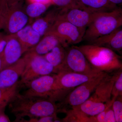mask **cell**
Instances as JSON below:
<instances>
[{
	"mask_svg": "<svg viewBox=\"0 0 122 122\" xmlns=\"http://www.w3.org/2000/svg\"><path fill=\"white\" fill-rule=\"evenodd\" d=\"M9 109L16 117L15 121L23 118H38L57 114L58 104L54 102L38 97L26 96L19 93L9 103Z\"/></svg>",
	"mask_w": 122,
	"mask_h": 122,
	"instance_id": "obj_1",
	"label": "cell"
},
{
	"mask_svg": "<svg viewBox=\"0 0 122 122\" xmlns=\"http://www.w3.org/2000/svg\"><path fill=\"white\" fill-rule=\"evenodd\" d=\"M76 47L91 65L99 71L107 73L122 69L121 56L109 48L89 44Z\"/></svg>",
	"mask_w": 122,
	"mask_h": 122,
	"instance_id": "obj_2",
	"label": "cell"
},
{
	"mask_svg": "<svg viewBox=\"0 0 122 122\" xmlns=\"http://www.w3.org/2000/svg\"><path fill=\"white\" fill-rule=\"evenodd\" d=\"M122 25V9L120 7L99 13L86 29L82 41L89 44L110 33Z\"/></svg>",
	"mask_w": 122,
	"mask_h": 122,
	"instance_id": "obj_3",
	"label": "cell"
},
{
	"mask_svg": "<svg viewBox=\"0 0 122 122\" xmlns=\"http://www.w3.org/2000/svg\"><path fill=\"white\" fill-rule=\"evenodd\" d=\"M115 73L112 76L109 75L96 87L89 98L76 108L89 116L97 115L107 107L113 104L111 92L115 79Z\"/></svg>",
	"mask_w": 122,
	"mask_h": 122,
	"instance_id": "obj_4",
	"label": "cell"
},
{
	"mask_svg": "<svg viewBox=\"0 0 122 122\" xmlns=\"http://www.w3.org/2000/svg\"><path fill=\"white\" fill-rule=\"evenodd\" d=\"M21 2L0 3V25L8 35L15 34L26 26L29 17L22 9Z\"/></svg>",
	"mask_w": 122,
	"mask_h": 122,
	"instance_id": "obj_5",
	"label": "cell"
},
{
	"mask_svg": "<svg viewBox=\"0 0 122 122\" xmlns=\"http://www.w3.org/2000/svg\"><path fill=\"white\" fill-rule=\"evenodd\" d=\"M23 86L27 89L22 94L26 96L46 99L55 102H61L66 96L58 86L55 74L41 76Z\"/></svg>",
	"mask_w": 122,
	"mask_h": 122,
	"instance_id": "obj_6",
	"label": "cell"
},
{
	"mask_svg": "<svg viewBox=\"0 0 122 122\" xmlns=\"http://www.w3.org/2000/svg\"><path fill=\"white\" fill-rule=\"evenodd\" d=\"M24 54L26 65L19 81L22 87L25 83L41 76L56 74L53 66L44 55H39L30 51Z\"/></svg>",
	"mask_w": 122,
	"mask_h": 122,
	"instance_id": "obj_7",
	"label": "cell"
},
{
	"mask_svg": "<svg viewBox=\"0 0 122 122\" xmlns=\"http://www.w3.org/2000/svg\"><path fill=\"white\" fill-rule=\"evenodd\" d=\"M85 30L68 21L57 20L45 35H54L59 39L61 45L67 48L82 41Z\"/></svg>",
	"mask_w": 122,
	"mask_h": 122,
	"instance_id": "obj_8",
	"label": "cell"
},
{
	"mask_svg": "<svg viewBox=\"0 0 122 122\" xmlns=\"http://www.w3.org/2000/svg\"><path fill=\"white\" fill-rule=\"evenodd\" d=\"M108 75L107 72H102L89 81L75 87L58 104L60 108L65 104L73 107L82 104L89 98L97 86Z\"/></svg>",
	"mask_w": 122,
	"mask_h": 122,
	"instance_id": "obj_9",
	"label": "cell"
},
{
	"mask_svg": "<svg viewBox=\"0 0 122 122\" xmlns=\"http://www.w3.org/2000/svg\"><path fill=\"white\" fill-rule=\"evenodd\" d=\"M63 72L92 74L102 71L94 68L83 53L73 45L66 48Z\"/></svg>",
	"mask_w": 122,
	"mask_h": 122,
	"instance_id": "obj_10",
	"label": "cell"
},
{
	"mask_svg": "<svg viewBox=\"0 0 122 122\" xmlns=\"http://www.w3.org/2000/svg\"><path fill=\"white\" fill-rule=\"evenodd\" d=\"M99 13L90 12L79 7L61 9L57 20L68 21L79 28L86 30Z\"/></svg>",
	"mask_w": 122,
	"mask_h": 122,
	"instance_id": "obj_11",
	"label": "cell"
},
{
	"mask_svg": "<svg viewBox=\"0 0 122 122\" xmlns=\"http://www.w3.org/2000/svg\"><path fill=\"white\" fill-rule=\"evenodd\" d=\"M84 74L72 72H62L57 74V82L59 89L67 94V92L89 81L101 73Z\"/></svg>",
	"mask_w": 122,
	"mask_h": 122,
	"instance_id": "obj_12",
	"label": "cell"
},
{
	"mask_svg": "<svg viewBox=\"0 0 122 122\" xmlns=\"http://www.w3.org/2000/svg\"><path fill=\"white\" fill-rule=\"evenodd\" d=\"M26 65L24 56L16 62L0 72V87H7L15 85L24 72Z\"/></svg>",
	"mask_w": 122,
	"mask_h": 122,
	"instance_id": "obj_13",
	"label": "cell"
},
{
	"mask_svg": "<svg viewBox=\"0 0 122 122\" xmlns=\"http://www.w3.org/2000/svg\"><path fill=\"white\" fill-rule=\"evenodd\" d=\"M9 39L4 51L1 53L2 70L13 64L24 54L22 46L14 34L9 35Z\"/></svg>",
	"mask_w": 122,
	"mask_h": 122,
	"instance_id": "obj_14",
	"label": "cell"
},
{
	"mask_svg": "<svg viewBox=\"0 0 122 122\" xmlns=\"http://www.w3.org/2000/svg\"><path fill=\"white\" fill-rule=\"evenodd\" d=\"M88 44L106 47L114 52L120 53L122 49V26L110 33L98 38Z\"/></svg>",
	"mask_w": 122,
	"mask_h": 122,
	"instance_id": "obj_15",
	"label": "cell"
},
{
	"mask_svg": "<svg viewBox=\"0 0 122 122\" xmlns=\"http://www.w3.org/2000/svg\"><path fill=\"white\" fill-rule=\"evenodd\" d=\"M14 34L19 41L23 54L34 47L41 40V36L33 29L31 25H26Z\"/></svg>",
	"mask_w": 122,
	"mask_h": 122,
	"instance_id": "obj_16",
	"label": "cell"
},
{
	"mask_svg": "<svg viewBox=\"0 0 122 122\" xmlns=\"http://www.w3.org/2000/svg\"><path fill=\"white\" fill-rule=\"evenodd\" d=\"M80 8L92 13L111 11L117 5L108 0H75Z\"/></svg>",
	"mask_w": 122,
	"mask_h": 122,
	"instance_id": "obj_17",
	"label": "cell"
},
{
	"mask_svg": "<svg viewBox=\"0 0 122 122\" xmlns=\"http://www.w3.org/2000/svg\"><path fill=\"white\" fill-rule=\"evenodd\" d=\"M61 9L58 8L52 10L44 17L40 18L36 20L31 25L32 28L41 36H44L56 21Z\"/></svg>",
	"mask_w": 122,
	"mask_h": 122,
	"instance_id": "obj_18",
	"label": "cell"
},
{
	"mask_svg": "<svg viewBox=\"0 0 122 122\" xmlns=\"http://www.w3.org/2000/svg\"><path fill=\"white\" fill-rule=\"evenodd\" d=\"M66 51V48L59 44L44 55L46 59L53 66L56 74L64 71Z\"/></svg>",
	"mask_w": 122,
	"mask_h": 122,
	"instance_id": "obj_19",
	"label": "cell"
},
{
	"mask_svg": "<svg viewBox=\"0 0 122 122\" xmlns=\"http://www.w3.org/2000/svg\"><path fill=\"white\" fill-rule=\"evenodd\" d=\"M59 44H61V43L56 37L51 34H47L44 35V37L36 46L29 51L39 55H44Z\"/></svg>",
	"mask_w": 122,
	"mask_h": 122,
	"instance_id": "obj_20",
	"label": "cell"
},
{
	"mask_svg": "<svg viewBox=\"0 0 122 122\" xmlns=\"http://www.w3.org/2000/svg\"><path fill=\"white\" fill-rule=\"evenodd\" d=\"M66 113V117L62 120L65 122H96L95 116H88L74 107L72 109L64 110Z\"/></svg>",
	"mask_w": 122,
	"mask_h": 122,
	"instance_id": "obj_21",
	"label": "cell"
},
{
	"mask_svg": "<svg viewBox=\"0 0 122 122\" xmlns=\"http://www.w3.org/2000/svg\"><path fill=\"white\" fill-rule=\"evenodd\" d=\"M22 87L19 81L10 87H0V106L7 107L10 102L20 93Z\"/></svg>",
	"mask_w": 122,
	"mask_h": 122,
	"instance_id": "obj_22",
	"label": "cell"
},
{
	"mask_svg": "<svg viewBox=\"0 0 122 122\" xmlns=\"http://www.w3.org/2000/svg\"><path fill=\"white\" fill-rule=\"evenodd\" d=\"M50 5L38 2H30L26 6L25 12L29 17H38L45 12Z\"/></svg>",
	"mask_w": 122,
	"mask_h": 122,
	"instance_id": "obj_23",
	"label": "cell"
},
{
	"mask_svg": "<svg viewBox=\"0 0 122 122\" xmlns=\"http://www.w3.org/2000/svg\"><path fill=\"white\" fill-rule=\"evenodd\" d=\"M122 96V69L116 73L115 79L111 92V100L113 102L119 96Z\"/></svg>",
	"mask_w": 122,
	"mask_h": 122,
	"instance_id": "obj_24",
	"label": "cell"
},
{
	"mask_svg": "<svg viewBox=\"0 0 122 122\" xmlns=\"http://www.w3.org/2000/svg\"><path fill=\"white\" fill-rule=\"evenodd\" d=\"M122 96H119L112 104L116 122H122Z\"/></svg>",
	"mask_w": 122,
	"mask_h": 122,
	"instance_id": "obj_25",
	"label": "cell"
},
{
	"mask_svg": "<svg viewBox=\"0 0 122 122\" xmlns=\"http://www.w3.org/2000/svg\"><path fill=\"white\" fill-rule=\"evenodd\" d=\"M51 3L61 9L79 7L75 0H51Z\"/></svg>",
	"mask_w": 122,
	"mask_h": 122,
	"instance_id": "obj_26",
	"label": "cell"
},
{
	"mask_svg": "<svg viewBox=\"0 0 122 122\" xmlns=\"http://www.w3.org/2000/svg\"><path fill=\"white\" fill-rule=\"evenodd\" d=\"M105 110V122H116L112 108V104H111L107 107Z\"/></svg>",
	"mask_w": 122,
	"mask_h": 122,
	"instance_id": "obj_27",
	"label": "cell"
},
{
	"mask_svg": "<svg viewBox=\"0 0 122 122\" xmlns=\"http://www.w3.org/2000/svg\"><path fill=\"white\" fill-rule=\"evenodd\" d=\"M37 122H62L59 118L57 117V114L53 115L41 117L38 118Z\"/></svg>",
	"mask_w": 122,
	"mask_h": 122,
	"instance_id": "obj_28",
	"label": "cell"
},
{
	"mask_svg": "<svg viewBox=\"0 0 122 122\" xmlns=\"http://www.w3.org/2000/svg\"><path fill=\"white\" fill-rule=\"evenodd\" d=\"M9 35L5 34L0 41V54L4 51L9 39Z\"/></svg>",
	"mask_w": 122,
	"mask_h": 122,
	"instance_id": "obj_29",
	"label": "cell"
},
{
	"mask_svg": "<svg viewBox=\"0 0 122 122\" xmlns=\"http://www.w3.org/2000/svg\"><path fill=\"white\" fill-rule=\"evenodd\" d=\"M10 122V119L9 117L5 114V112L0 115V122Z\"/></svg>",
	"mask_w": 122,
	"mask_h": 122,
	"instance_id": "obj_30",
	"label": "cell"
},
{
	"mask_svg": "<svg viewBox=\"0 0 122 122\" xmlns=\"http://www.w3.org/2000/svg\"><path fill=\"white\" fill-rule=\"evenodd\" d=\"M30 2H38L46 5H51V0H29Z\"/></svg>",
	"mask_w": 122,
	"mask_h": 122,
	"instance_id": "obj_31",
	"label": "cell"
},
{
	"mask_svg": "<svg viewBox=\"0 0 122 122\" xmlns=\"http://www.w3.org/2000/svg\"><path fill=\"white\" fill-rule=\"evenodd\" d=\"M110 2L116 5H121L122 3V0H108Z\"/></svg>",
	"mask_w": 122,
	"mask_h": 122,
	"instance_id": "obj_32",
	"label": "cell"
},
{
	"mask_svg": "<svg viewBox=\"0 0 122 122\" xmlns=\"http://www.w3.org/2000/svg\"><path fill=\"white\" fill-rule=\"evenodd\" d=\"M6 107L5 106H0V115L2 113L5 112V110Z\"/></svg>",
	"mask_w": 122,
	"mask_h": 122,
	"instance_id": "obj_33",
	"label": "cell"
},
{
	"mask_svg": "<svg viewBox=\"0 0 122 122\" xmlns=\"http://www.w3.org/2000/svg\"><path fill=\"white\" fill-rule=\"evenodd\" d=\"M2 60L1 54H0V72L2 70Z\"/></svg>",
	"mask_w": 122,
	"mask_h": 122,
	"instance_id": "obj_34",
	"label": "cell"
},
{
	"mask_svg": "<svg viewBox=\"0 0 122 122\" xmlns=\"http://www.w3.org/2000/svg\"><path fill=\"white\" fill-rule=\"evenodd\" d=\"M5 34L6 33H5L0 32V41L1 39H2V37L4 36Z\"/></svg>",
	"mask_w": 122,
	"mask_h": 122,
	"instance_id": "obj_35",
	"label": "cell"
},
{
	"mask_svg": "<svg viewBox=\"0 0 122 122\" xmlns=\"http://www.w3.org/2000/svg\"><path fill=\"white\" fill-rule=\"evenodd\" d=\"M9 0L12 2H20V1H22V0Z\"/></svg>",
	"mask_w": 122,
	"mask_h": 122,
	"instance_id": "obj_36",
	"label": "cell"
},
{
	"mask_svg": "<svg viewBox=\"0 0 122 122\" xmlns=\"http://www.w3.org/2000/svg\"><path fill=\"white\" fill-rule=\"evenodd\" d=\"M1 29V27L0 25V30Z\"/></svg>",
	"mask_w": 122,
	"mask_h": 122,
	"instance_id": "obj_37",
	"label": "cell"
},
{
	"mask_svg": "<svg viewBox=\"0 0 122 122\" xmlns=\"http://www.w3.org/2000/svg\"><path fill=\"white\" fill-rule=\"evenodd\" d=\"M1 0H0V3L1 1Z\"/></svg>",
	"mask_w": 122,
	"mask_h": 122,
	"instance_id": "obj_38",
	"label": "cell"
}]
</instances>
